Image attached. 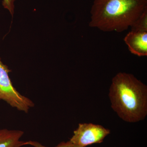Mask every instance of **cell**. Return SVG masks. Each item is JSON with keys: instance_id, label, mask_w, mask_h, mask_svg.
I'll list each match as a JSON object with an SVG mask.
<instances>
[{"instance_id": "obj_2", "label": "cell", "mask_w": 147, "mask_h": 147, "mask_svg": "<svg viewBox=\"0 0 147 147\" xmlns=\"http://www.w3.org/2000/svg\"><path fill=\"white\" fill-rule=\"evenodd\" d=\"M146 10L147 0H94L89 26L102 32H121Z\"/></svg>"}, {"instance_id": "obj_8", "label": "cell", "mask_w": 147, "mask_h": 147, "mask_svg": "<svg viewBox=\"0 0 147 147\" xmlns=\"http://www.w3.org/2000/svg\"><path fill=\"white\" fill-rule=\"evenodd\" d=\"M25 145H30L33 147H48L43 146L42 144L36 141H29L24 142ZM55 147H82L71 143L70 141L67 142H62Z\"/></svg>"}, {"instance_id": "obj_6", "label": "cell", "mask_w": 147, "mask_h": 147, "mask_svg": "<svg viewBox=\"0 0 147 147\" xmlns=\"http://www.w3.org/2000/svg\"><path fill=\"white\" fill-rule=\"evenodd\" d=\"M24 134L21 130L0 129V147L23 146L25 142L20 141V139Z\"/></svg>"}, {"instance_id": "obj_3", "label": "cell", "mask_w": 147, "mask_h": 147, "mask_svg": "<svg viewBox=\"0 0 147 147\" xmlns=\"http://www.w3.org/2000/svg\"><path fill=\"white\" fill-rule=\"evenodd\" d=\"M11 71L0 58V100H4L18 111L28 113L30 108L34 107V103L13 87L8 75Z\"/></svg>"}, {"instance_id": "obj_7", "label": "cell", "mask_w": 147, "mask_h": 147, "mask_svg": "<svg viewBox=\"0 0 147 147\" xmlns=\"http://www.w3.org/2000/svg\"><path fill=\"white\" fill-rule=\"evenodd\" d=\"M132 31L147 32V10L130 26Z\"/></svg>"}, {"instance_id": "obj_9", "label": "cell", "mask_w": 147, "mask_h": 147, "mask_svg": "<svg viewBox=\"0 0 147 147\" xmlns=\"http://www.w3.org/2000/svg\"><path fill=\"white\" fill-rule=\"evenodd\" d=\"M16 0H3V5L4 8L9 11L11 15L14 13V2Z\"/></svg>"}, {"instance_id": "obj_1", "label": "cell", "mask_w": 147, "mask_h": 147, "mask_svg": "<svg viewBox=\"0 0 147 147\" xmlns=\"http://www.w3.org/2000/svg\"><path fill=\"white\" fill-rule=\"evenodd\" d=\"M111 107L121 119L128 123L143 120L147 115V86L133 74L119 72L109 89Z\"/></svg>"}, {"instance_id": "obj_4", "label": "cell", "mask_w": 147, "mask_h": 147, "mask_svg": "<svg viewBox=\"0 0 147 147\" xmlns=\"http://www.w3.org/2000/svg\"><path fill=\"white\" fill-rule=\"evenodd\" d=\"M110 133V130L100 125L79 123L69 141L82 147L100 144Z\"/></svg>"}, {"instance_id": "obj_5", "label": "cell", "mask_w": 147, "mask_h": 147, "mask_svg": "<svg viewBox=\"0 0 147 147\" xmlns=\"http://www.w3.org/2000/svg\"><path fill=\"white\" fill-rule=\"evenodd\" d=\"M131 54L139 57L147 56V32L130 31L124 38Z\"/></svg>"}]
</instances>
